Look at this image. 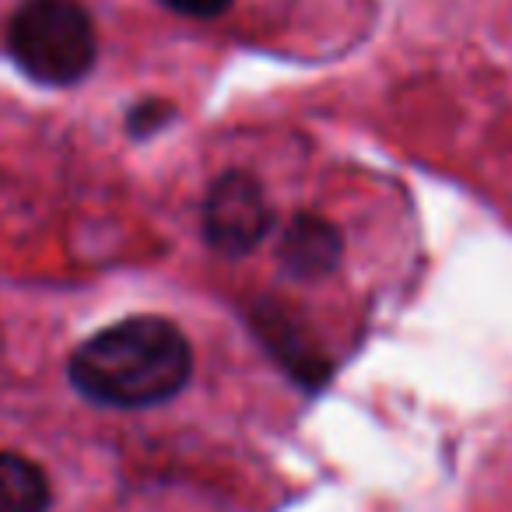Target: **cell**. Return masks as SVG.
Instances as JSON below:
<instances>
[{
    "instance_id": "cell-5",
    "label": "cell",
    "mask_w": 512,
    "mask_h": 512,
    "mask_svg": "<svg viewBox=\"0 0 512 512\" xmlns=\"http://www.w3.org/2000/svg\"><path fill=\"white\" fill-rule=\"evenodd\" d=\"M281 267H285L292 278L316 281L327 278L344 256V239L327 218L320 214H295L285 225L281 235Z\"/></svg>"
},
{
    "instance_id": "cell-4",
    "label": "cell",
    "mask_w": 512,
    "mask_h": 512,
    "mask_svg": "<svg viewBox=\"0 0 512 512\" xmlns=\"http://www.w3.org/2000/svg\"><path fill=\"white\" fill-rule=\"evenodd\" d=\"M253 330L260 334V341L267 344V351L281 362V369L292 379H299L306 390H320L330 379V362L323 358V351L316 348L309 330L302 327L288 309L260 302V306L253 309Z\"/></svg>"
},
{
    "instance_id": "cell-6",
    "label": "cell",
    "mask_w": 512,
    "mask_h": 512,
    "mask_svg": "<svg viewBox=\"0 0 512 512\" xmlns=\"http://www.w3.org/2000/svg\"><path fill=\"white\" fill-rule=\"evenodd\" d=\"M50 481L43 467L22 453H0V512H46Z\"/></svg>"
},
{
    "instance_id": "cell-1",
    "label": "cell",
    "mask_w": 512,
    "mask_h": 512,
    "mask_svg": "<svg viewBox=\"0 0 512 512\" xmlns=\"http://www.w3.org/2000/svg\"><path fill=\"white\" fill-rule=\"evenodd\" d=\"M193 372L186 334L165 316H127L74 348L71 386L85 400L116 411H141L172 400Z\"/></svg>"
},
{
    "instance_id": "cell-2",
    "label": "cell",
    "mask_w": 512,
    "mask_h": 512,
    "mask_svg": "<svg viewBox=\"0 0 512 512\" xmlns=\"http://www.w3.org/2000/svg\"><path fill=\"white\" fill-rule=\"evenodd\" d=\"M8 57L46 88H71L99 57L95 22L81 0H25L8 22Z\"/></svg>"
},
{
    "instance_id": "cell-7",
    "label": "cell",
    "mask_w": 512,
    "mask_h": 512,
    "mask_svg": "<svg viewBox=\"0 0 512 512\" xmlns=\"http://www.w3.org/2000/svg\"><path fill=\"white\" fill-rule=\"evenodd\" d=\"M172 120H176V106H172V102H165V99H144V102H137V106L130 109L127 130L134 137H151V134H158V130L169 127Z\"/></svg>"
},
{
    "instance_id": "cell-8",
    "label": "cell",
    "mask_w": 512,
    "mask_h": 512,
    "mask_svg": "<svg viewBox=\"0 0 512 512\" xmlns=\"http://www.w3.org/2000/svg\"><path fill=\"white\" fill-rule=\"evenodd\" d=\"M162 4L183 18H218L221 11L232 8L235 0H162Z\"/></svg>"
},
{
    "instance_id": "cell-3",
    "label": "cell",
    "mask_w": 512,
    "mask_h": 512,
    "mask_svg": "<svg viewBox=\"0 0 512 512\" xmlns=\"http://www.w3.org/2000/svg\"><path fill=\"white\" fill-rule=\"evenodd\" d=\"M274 211L260 179L249 172H225L204 197V239L225 256H246L264 242Z\"/></svg>"
}]
</instances>
